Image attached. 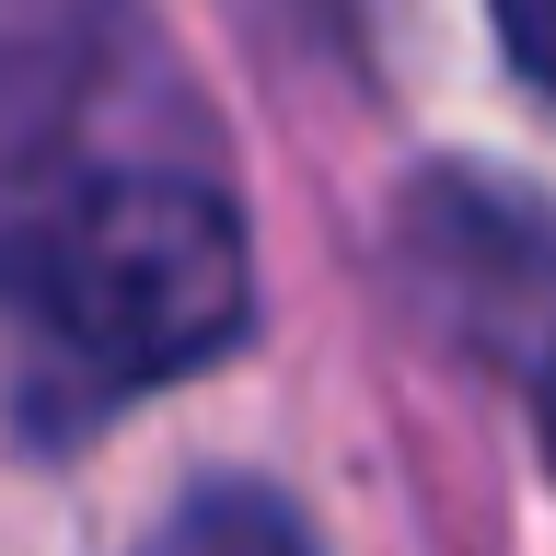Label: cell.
<instances>
[{"label": "cell", "instance_id": "1", "mask_svg": "<svg viewBox=\"0 0 556 556\" xmlns=\"http://www.w3.org/2000/svg\"><path fill=\"white\" fill-rule=\"evenodd\" d=\"M243 313V220L198 174L104 163L0 208V337L24 348V394H47L59 417L208 371Z\"/></svg>", "mask_w": 556, "mask_h": 556}, {"label": "cell", "instance_id": "2", "mask_svg": "<svg viewBox=\"0 0 556 556\" xmlns=\"http://www.w3.org/2000/svg\"><path fill=\"white\" fill-rule=\"evenodd\" d=\"M128 0H0V163H35L104 81Z\"/></svg>", "mask_w": 556, "mask_h": 556}, {"label": "cell", "instance_id": "3", "mask_svg": "<svg viewBox=\"0 0 556 556\" xmlns=\"http://www.w3.org/2000/svg\"><path fill=\"white\" fill-rule=\"evenodd\" d=\"M139 556H313V521L255 476H208L139 533Z\"/></svg>", "mask_w": 556, "mask_h": 556}, {"label": "cell", "instance_id": "4", "mask_svg": "<svg viewBox=\"0 0 556 556\" xmlns=\"http://www.w3.org/2000/svg\"><path fill=\"white\" fill-rule=\"evenodd\" d=\"M498 47L533 93H556V0H498Z\"/></svg>", "mask_w": 556, "mask_h": 556}, {"label": "cell", "instance_id": "5", "mask_svg": "<svg viewBox=\"0 0 556 556\" xmlns=\"http://www.w3.org/2000/svg\"><path fill=\"white\" fill-rule=\"evenodd\" d=\"M545 464H556V382H545Z\"/></svg>", "mask_w": 556, "mask_h": 556}]
</instances>
